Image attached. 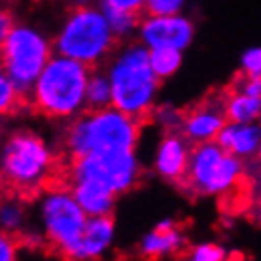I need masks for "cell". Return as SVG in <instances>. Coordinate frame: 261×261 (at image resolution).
<instances>
[{
	"instance_id": "20",
	"label": "cell",
	"mask_w": 261,
	"mask_h": 261,
	"mask_svg": "<svg viewBox=\"0 0 261 261\" xmlns=\"http://www.w3.org/2000/svg\"><path fill=\"white\" fill-rule=\"evenodd\" d=\"M182 53L180 49L172 47H155L150 49V65L151 70L155 72V76L161 82L170 76H174L180 66H182Z\"/></svg>"
},
{
	"instance_id": "33",
	"label": "cell",
	"mask_w": 261,
	"mask_h": 261,
	"mask_svg": "<svg viewBox=\"0 0 261 261\" xmlns=\"http://www.w3.org/2000/svg\"><path fill=\"white\" fill-rule=\"evenodd\" d=\"M259 206H261V204H259Z\"/></svg>"
},
{
	"instance_id": "5",
	"label": "cell",
	"mask_w": 261,
	"mask_h": 261,
	"mask_svg": "<svg viewBox=\"0 0 261 261\" xmlns=\"http://www.w3.org/2000/svg\"><path fill=\"white\" fill-rule=\"evenodd\" d=\"M0 167L6 188L19 195L36 193L51 174L53 153L40 135L19 129L2 146Z\"/></svg>"
},
{
	"instance_id": "34",
	"label": "cell",
	"mask_w": 261,
	"mask_h": 261,
	"mask_svg": "<svg viewBox=\"0 0 261 261\" xmlns=\"http://www.w3.org/2000/svg\"><path fill=\"white\" fill-rule=\"evenodd\" d=\"M188 261H190V259H188Z\"/></svg>"
},
{
	"instance_id": "32",
	"label": "cell",
	"mask_w": 261,
	"mask_h": 261,
	"mask_svg": "<svg viewBox=\"0 0 261 261\" xmlns=\"http://www.w3.org/2000/svg\"><path fill=\"white\" fill-rule=\"evenodd\" d=\"M259 127H261V119H259Z\"/></svg>"
},
{
	"instance_id": "12",
	"label": "cell",
	"mask_w": 261,
	"mask_h": 261,
	"mask_svg": "<svg viewBox=\"0 0 261 261\" xmlns=\"http://www.w3.org/2000/svg\"><path fill=\"white\" fill-rule=\"evenodd\" d=\"M191 150L193 144L184 137L182 130H167L155 151L153 159L155 172L165 182L182 184L188 174Z\"/></svg>"
},
{
	"instance_id": "1",
	"label": "cell",
	"mask_w": 261,
	"mask_h": 261,
	"mask_svg": "<svg viewBox=\"0 0 261 261\" xmlns=\"http://www.w3.org/2000/svg\"><path fill=\"white\" fill-rule=\"evenodd\" d=\"M138 135L140 119L110 106L105 110H85L70 119L63 144L72 159L91 153H129L137 148Z\"/></svg>"
},
{
	"instance_id": "28",
	"label": "cell",
	"mask_w": 261,
	"mask_h": 261,
	"mask_svg": "<svg viewBox=\"0 0 261 261\" xmlns=\"http://www.w3.org/2000/svg\"><path fill=\"white\" fill-rule=\"evenodd\" d=\"M102 6L119 8V10H129V12L142 13L146 10V0H100Z\"/></svg>"
},
{
	"instance_id": "3",
	"label": "cell",
	"mask_w": 261,
	"mask_h": 261,
	"mask_svg": "<svg viewBox=\"0 0 261 261\" xmlns=\"http://www.w3.org/2000/svg\"><path fill=\"white\" fill-rule=\"evenodd\" d=\"M93 68L78 61L53 55L36 80L29 102L49 119H74L87 110V84Z\"/></svg>"
},
{
	"instance_id": "17",
	"label": "cell",
	"mask_w": 261,
	"mask_h": 261,
	"mask_svg": "<svg viewBox=\"0 0 261 261\" xmlns=\"http://www.w3.org/2000/svg\"><path fill=\"white\" fill-rule=\"evenodd\" d=\"M227 119L235 123H259L261 119V97H250L241 91H231L225 95Z\"/></svg>"
},
{
	"instance_id": "23",
	"label": "cell",
	"mask_w": 261,
	"mask_h": 261,
	"mask_svg": "<svg viewBox=\"0 0 261 261\" xmlns=\"http://www.w3.org/2000/svg\"><path fill=\"white\" fill-rule=\"evenodd\" d=\"M190 261H229L227 252L214 242H202L191 250Z\"/></svg>"
},
{
	"instance_id": "21",
	"label": "cell",
	"mask_w": 261,
	"mask_h": 261,
	"mask_svg": "<svg viewBox=\"0 0 261 261\" xmlns=\"http://www.w3.org/2000/svg\"><path fill=\"white\" fill-rule=\"evenodd\" d=\"M0 225H2V233L8 235H17L25 227V208L19 201L15 199H6L2 202L0 208Z\"/></svg>"
},
{
	"instance_id": "9",
	"label": "cell",
	"mask_w": 261,
	"mask_h": 261,
	"mask_svg": "<svg viewBox=\"0 0 261 261\" xmlns=\"http://www.w3.org/2000/svg\"><path fill=\"white\" fill-rule=\"evenodd\" d=\"M140 163L135 151L129 153H91L80 159H72V182H98L112 190L116 195L130 191L140 180Z\"/></svg>"
},
{
	"instance_id": "19",
	"label": "cell",
	"mask_w": 261,
	"mask_h": 261,
	"mask_svg": "<svg viewBox=\"0 0 261 261\" xmlns=\"http://www.w3.org/2000/svg\"><path fill=\"white\" fill-rule=\"evenodd\" d=\"M100 8H102L106 19H108L112 31H114L118 40H125L129 38L130 34L138 33L140 23H142V13L129 12V10H119V8H112V6H102V4H100Z\"/></svg>"
},
{
	"instance_id": "6",
	"label": "cell",
	"mask_w": 261,
	"mask_h": 261,
	"mask_svg": "<svg viewBox=\"0 0 261 261\" xmlns=\"http://www.w3.org/2000/svg\"><path fill=\"white\" fill-rule=\"evenodd\" d=\"M2 42V72L29 100L36 80L55 51L53 42L31 25H13Z\"/></svg>"
},
{
	"instance_id": "22",
	"label": "cell",
	"mask_w": 261,
	"mask_h": 261,
	"mask_svg": "<svg viewBox=\"0 0 261 261\" xmlns=\"http://www.w3.org/2000/svg\"><path fill=\"white\" fill-rule=\"evenodd\" d=\"M23 98L25 97L21 95V91L17 89V85L13 84L12 80L2 72V74H0V110H2V114L13 112L15 106L19 105Z\"/></svg>"
},
{
	"instance_id": "10",
	"label": "cell",
	"mask_w": 261,
	"mask_h": 261,
	"mask_svg": "<svg viewBox=\"0 0 261 261\" xmlns=\"http://www.w3.org/2000/svg\"><path fill=\"white\" fill-rule=\"evenodd\" d=\"M195 27L182 13L174 15H148L144 17L138 29V42H142L148 49L155 47H172V49H188L193 42Z\"/></svg>"
},
{
	"instance_id": "11",
	"label": "cell",
	"mask_w": 261,
	"mask_h": 261,
	"mask_svg": "<svg viewBox=\"0 0 261 261\" xmlns=\"http://www.w3.org/2000/svg\"><path fill=\"white\" fill-rule=\"evenodd\" d=\"M227 121L225 95H212L193 106L188 114H184L180 130L193 146H197V144L214 142Z\"/></svg>"
},
{
	"instance_id": "15",
	"label": "cell",
	"mask_w": 261,
	"mask_h": 261,
	"mask_svg": "<svg viewBox=\"0 0 261 261\" xmlns=\"http://www.w3.org/2000/svg\"><path fill=\"white\" fill-rule=\"evenodd\" d=\"M184 242H186V239H184L182 231L170 218H167V220H161L157 223L150 233H146L142 237V241L138 244V252L144 257L155 259V257H165V255H172L180 252Z\"/></svg>"
},
{
	"instance_id": "24",
	"label": "cell",
	"mask_w": 261,
	"mask_h": 261,
	"mask_svg": "<svg viewBox=\"0 0 261 261\" xmlns=\"http://www.w3.org/2000/svg\"><path fill=\"white\" fill-rule=\"evenodd\" d=\"M186 0H146V10L148 15H174L180 13Z\"/></svg>"
},
{
	"instance_id": "2",
	"label": "cell",
	"mask_w": 261,
	"mask_h": 261,
	"mask_svg": "<svg viewBox=\"0 0 261 261\" xmlns=\"http://www.w3.org/2000/svg\"><path fill=\"white\" fill-rule=\"evenodd\" d=\"M112 82L114 108L142 121L155 106L161 80L150 65V49L142 42H129L114 51L105 66Z\"/></svg>"
},
{
	"instance_id": "4",
	"label": "cell",
	"mask_w": 261,
	"mask_h": 261,
	"mask_svg": "<svg viewBox=\"0 0 261 261\" xmlns=\"http://www.w3.org/2000/svg\"><path fill=\"white\" fill-rule=\"evenodd\" d=\"M118 46V38L102 8L78 4L65 17L53 38V51L78 61L89 68L108 63Z\"/></svg>"
},
{
	"instance_id": "25",
	"label": "cell",
	"mask_w": 261,
	"mask_h": 261,
	"mask_svg": "<svg viewBox=\"0 0 261 261\" xmlns=\"http://www.w3.org/2000/svg\"><path fill=\"white\" fill-rule=\"evenodd\" d=\"M241 70L244 76H257L261 78V47H250L242 53Z\"/></svg>"
},
{
	"instance_id": "7",
	"label": "cell",
	"mask_w": 261,
	"mask_h": 261,
	"mask_svg": "<svg viewBox=\"0 0 261 261\" xmlns=\"http://www.w3.org/2000/svg\"><path fill=\"white\" fill-rule=\"evenodd\" d=\"M244 174V161L231 155L220 144H197L191 150L184 186L197 195H225L235 190Z\"/></svg>"
},
{
	"instance_id": "14",
	"label": "cell",
	"mask_w": 261,
	"mask_h": 261,
	"mask_svg": "<svg viewBox=\"0 0 261 261\" xmlns=\"http://www.w3.org/2000/svg\"><path fill=\"white\" fill-rule=\"evenodd\" d=\"M216 142L231 155L239 157L241 161L255 159L261 150V127L259 123H235L227 125L218 135Z\"/></svg>"
},
{
	"instance_id": "13",
	"label": "cell",
	"mask_w": 261,
	"mask_h": 261,
	"mask_svg": "<svg viewBox=\"0 0 261 261\" xmlns=\"http://www.w3.org/2000/svg\"><path fill=\"white\" fill-rule=\"evenodd\" d=\"M116 235L112 216L105 218H89L84 229V235L80 237L76 248L68 255V261H97L110 250Z\"/></svg>"
},
{
	"instance_id": "31",
	"label": "cell",
	"mask_w": 261,
	"mask_h": 261,
	"mask_svg": "<svg viewBox=\"0 0 261 261\" xmlns=\"http://www.w3.org/2000/svg\"><path fill=\"white\" fill-rule=\"evenodd\" d=\"M257 161H259V165H261V150H259V153H257V157H255Z\"/></svg>"
},
{
	"instance_id": "26",
	"label": "cell",
	"mask_w": 261,
	"mask_h": 261,
	"mask_svg": "<svg viewBox=\"0 0 261 261\" xmlns=\"http://www.w3.org/2000/svg\"><path fill=\"white\" fill-rule=\"evenodd\" d=\"M235 91H241L244 95H250V97H261V78L257 76H244L241 74L239 80H237L233 87Z\"/></svg>"
},
{
	"instance_id": "27",
	"label": "cell",
	"mask_w": 261,
	"mask_h": 261,
	"mask_svg": "<svg viewBox=\"0 0 261 261\" xmlns=\"http://www.w3.org/2000/svg\"><path fill=\"white\" fill-rule=\"evenodd\" d=\"M0 261H17V241L13 235L2 233L0 237Z\"/></svg>"
},
{
	"instance_id": "8",
	"label": "cell",
	"mask_w": 261,
	"mask_h": 261,
	"mask_svg": "<svg viewBox=\"0 0 261 261\" xmlns=\"http://www.w3.org/2000/svg\"><path fill=\"white\" fill-rule=\"evenodd\" d=\"M40 222L44 241L65 259L72 254L89 222L68 188H51L40 199Z\"/></svg>"
},
{
	"instance_id": "18",
	"label": "cell",
	"mask_w": 261,
	"mask_h": 261,
	"mask_svg": "<svg viewBox=\"0 0 261 261\" xmlns=\"http://www.w3.org/2000/svg\"><path fill=\"white\" fill-rule=\"evenodd\" d=\"M87 110H105L114 106L112 82L105 68H93L89 84H87Z\"/></svg>"
},
{
	"instance_id": "16",
	"label": "cell",
	"mask_w": 261,
	"mask_h": 261,
	"mask_svg": "<svg viewBox=\"0 0 261 261\" xmlns=\"http://www.w3.org/2000/svg\"><path fill=\"white\" fill-rule=\"evenodd\" d=\"M72 195L89 218L112 216L118 195L98 182H72Z\"/></svg>"
},
{
	"instance_id": "29",
	"label": "cell",
	"mask_w": 261,
	"mask_h": 261,
	"mask_svg": "<svg viewBox=\"0 0 261 261\" xmlns=\"http://www.w3.org/2000/svg\"><path fill=\"white\" fill-rule=\"evenodd\" d=\"M13 19H12V15L8 12H2V17H0V38H4L10 31L13 29Z\"/></svg>"
},
{
	"instance_id": "30",
	"label": "cell",
	"mask_w": 261,
	"mask_h": 261,
	"mask_svg": "<svg viewBox=\"0 0 261 261\" xmlns=\"http://www.w3.org/2000/svg\"><path fill=\"white\" fill-rule=\"evenodd\" d=\"M257 220H259V223H261V206H259V210H257Z\"/></svg>"
}]
</instances>
